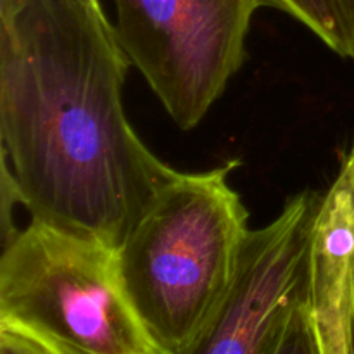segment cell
I'll list each match as a JSON object with an SVG mask.
<instances>
[{
	"instance_id": "5b68a950",
	"label": "cell",
	"mask_w": 354,
	"mask_h": 354,
	"mask_svg": "<svg viewBox=\"0 0 354 354\" xmlns=\"http://www.w3.org/2000/svg\"><path fill=\"white\" fill-rule=\"evenodd\" d=\"M322 194L290 197L266 227L249 232L234 283L180 354H259L308 286V259Z\"/></svg>"
},
{
	"instance_id": "30bf717a",
	"label": "cell",
	"mask_w": 354,
	"mask_h": 354,
	"mask_svg": "<svg viewBox=\"0 0 354 354\" xmlns=\"http://www.w3.org/2000/svg\"><path fill=\"white\" fill-rule=\"evenodd\" d=\"M24 2H28V0H0V17H6L9 14H12Z\"/></svg>"
},
{
	"instance_id": "52a82bcc",
	"label": "cell",
	"mask_w": 354,
	"mask_h": 354,
	"mask_svg": "<svg viewBox=\"0 0 354 354\" xmlns=\"http://www.w3.org/2000/svg\"><path fill=\"white\" fill-rule=\"evenodd\" d=\"M259 354H351V344L327 339L315 325L308 303V286L303 296L279 322Z\"/></svg>"
},
{
	"instance_id": "8fae6325",
	"label": "cell",
	"mask_w": 354,
	"mask_h": 354,
	"mask_svg": "<svg viewBox=\"0 0 354 354\" xmlns=\"http://www.w3.org/2000/svg\"><path fill=\"white\" fill-rule=\"evenodd\" d=\"M351 354H354V327H353V342H351Z\"/></svg>"
},
{
	"instance_id": "3957f363",
	"label": "cell",
	"mask_w": 354,
	"mask_h": 354,
	"mask_svg": "<svg viewBox=\"0 0 354 354\" xmlns=\"http://www.w3.org/2000/svg\"><path fill=\"white\" fill-rule=\"evenodd\" d=\"M0 327L54 354H169L130 303L113 248L33 220L3 244Z\"/></svg>"
},
{
	"instance_id": "9c48e42d",
	"label": "cell",
	"mask_w": 354,
	"mask_h": 354,
	"mask_svg": "<svg viewBox=\"0 0 354 354\" xmlns=\"http://www.w3.org/2000/svg\"><path fill=\"white\" fill-rule=\"evenodd\" d=\"M341 173L344 175V178L348 180L349 187H351L353 192H354V142H353L351 149H349L348 156H346L344 161H342Z\"/></svg>"
},
{
	"instance_id": "8992f818",
	"label": "cell",
	"mask_w": 354,
	"mask_h": 354,
	"mask_svg": "<svg viewBox=\"0 0 354 354\" xmlns=\"http://www.w3.org/2000/svg\"><path fill=\"white\" fill-rule=\"evenodd\" d=\"M310 28L342 57L354 59V0H259Z\"/></svg>"
},
{
	"instance_id": "6da1fadb",
	"label": "cell",
	"mask_w": 354,
	"mask_h": 354,
	"mask_svg": "<svg viewBox=\"0 0 354 354\" xmlns=\"http://www.w3.org/2000/svg\"><path fill=\"white\" fill-rule=\"evenodd\" d=\"M0 23L2 169L31 220L116 249L178 173L128 123L116 28L100 0H28Z\"/></svg>"
},
{
	"instance_id": "ba28073f",
	"label": "cell",
	"mask_w": 354,
	"mask_h": 354,
	"mask_svg": "<svg viewBox=\"0 0 354 354\" xmlns=\"http://www.w3.org/2000/svg\"><path fill=\"white\" fill-rule=\"evenodd\" d=\"M0 354H54L35 339L12 330V328L0 327Z\"/></svg>"
},
{
	"instance_id": "277c9868",
	"label": "cell",
	"mask_w": 354,
	"mask_h": 354,
	"mask_svg": "<svg viewBox=\"0 0 354 354\" xmlns=\"http://www.w3.org/2000/svg\"><path fill=\"white\" fill-rule=\"evenodd\" d=\"M116 33L182 130L197 127L244 62L259 0H114Z\"/></svg>"
},
{
	"instance_id": "7a4b0ae2",
	"label": "cell",
	"mask_w": 354,
	"mask_h": 354,
	"mask_svg": "<svg viewBox=\"0 0 354 354\" xmlns=\"http://www.w3.org/2000/svg\"><path fill=\"white\" fill-rule=\"evenodd\" d=\"M237 165L176 173L114 249L130 303L169 354L203 332L234 283L251 232L228 183Z\"/></svg>"
}]
</instances>
